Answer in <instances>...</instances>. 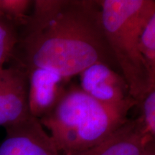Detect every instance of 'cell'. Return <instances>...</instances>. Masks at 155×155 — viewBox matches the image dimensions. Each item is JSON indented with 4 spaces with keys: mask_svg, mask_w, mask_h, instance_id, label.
Masks as SVG:
<instances>
[{
    "mask_svg": "<svg viewBox=\"0 0 155 155\" xmlns=\"http://www.w3.org/2000/svg\"><path fill=\"white\" fill-rule=\"evenodd\" d=\"M32 5L12 55L15 65L71 78L93 64H116L104 35L98 1L35 0Z\"/></svg>",
    "mask_w": 155,
    "mask_h": 155,
    "instance_id": "1",
    "label": "cell"
},
{
    "mask_svg": "<svg viewBox=\"0 0 155 155\" xmlns=\"http://www.w3.org/2000/svg\"><path fill=\"white\" fill-rule=\"evenodd\" d=\"M104 35L131 98L138 104L155 87L139 51V36L155 14L154 0L98 1Z\"/></svg>",
    "mask_w": 155,
    "mask_h": 155,
    "instance_id": "3",
    "label": "cell"
},
{
    "mask_svg": "<svg viewBox=\"0 0 155 155\" xmlns=\"http://www.w3.org/2000/svg\"><path fill=\"white\" fill-rule=\"evenodd\" d=\"M137 106L140 108V116L137 118L142 132L155 139V87L145 94Z\"/></svg>",
    "mask_w": 155,
    "mask_h": 155,
    "instance_id": "11",
    "label": "cell"
},
{
    "mask_svg": "<svg viewBox=\"0 0 155 155\" xmlns=\"http://www.w3.org/2000/svg\"><path fill=\"white\" fill-rule=\"evenodd\" d=\"M154 138L145 135L137 119H128L107 139L86 151L73 155H141Z\"/></svg>",
    "mask_w": 155,
    "mask_h": 155,
    "instance_id": "8",
    "label": "cell"
},
{
    "mask_svg": "<svg viewBox=\"0 0 155 155\" xmlns=\"http://www.w3.org/2000/svg\"><path fill=\"white\" fill-rule=\"evenodd\" d=\"M5 129L0 155H61L40 120L32 115Z\"/></svg>",
    "mask_w": 155,
    "mask_h": 155,
    "instance_id": "4",
    "label": "cell"
},
{
    "mask_svg": "<svg viewBox=\"0 0 155 155\" xmlns=\"http://www.w3.org/2000/svg\"><path fill=\"white\" fill-rule=\"evenodd\" d=\"M32 4L30 0H0V19L17 28H22L28 22V12Z\"/></svg>",
    "mask_w": 155,
    "mask_h": 155,
    "instance_id": "10",
    "label": "cell"
},
{
    "mask_svg": "<svg viewBox=\"0 0 155 155\" xmlns=\"http://www.w3.org/2000/svg\"><path fill=\"white\" fill-rule=\"evenodd\" d=\"M80 88L97 101L109 106H121L133 98L124 77L109 65L95 63L80 74Z\"/></svg>",
    "mask_w": 155,
    "mask_h": 155,
    "instance_id": "6",
    "label": "cell"
},
{
    "mask_svg": "<svg viewBox=\"0 0 155 155\" xmlns=\"http://www.w3.org/2000/svg\"><path fill=\"white\" fill-rule=\"evenodd\" d=\"M26 71L28 78V104L31 115L40 120L58 105L71 78L49 70L35 68Z\"/></svg>",
    "mask_w": 155,
    "mask_h": 155,
    "instance_id": "7",
    "label": "cell"
},
{
    "mask_svg": "<svg viewBox=\"0 0 155 155\" xmlns=\"http://www.w3.org/2000/svg\"><path fill=\"white\" fill-rule=\"evenodd\" d=\"M132 99L121 106L97 101L80 87L71 86L56 108L40 119L61 155H73L100 144L124 124Z\"/></svg>",
    "mask_w": 155,
    "mask_h": 155,
    "instance_id": "2",
    "label": "cell"
},
{
    "mask_svg": "<svg viewBox=\"0 0 155 155\" xmlns=\"http://www.w3.org/2000/svg\"><path fill=\"white\" fill-rule=\"evenodd\" d=\"M28 91V74L24 68L14 65L0 71V127H11L31 115Z\"/></svg>",
    "mask_w": 155,
    "mask_h": 155,
    "instance_id": "5",
    "label": "cell"
},
{
    "mask_svg": "<svg viewBox=\"0 0 155 155\" xmlns=\"http://www.w3.org/2000/svg\"><path fill=\"white\" fill-rule=\"evenodd\" d=\"M139 48L146 63L150 79L155 82V14L150 17L141 31Z\"/></svg>",
    "mask_w": 155,
    "mask_h": 155,
    "instance_id": "9",
    "label": "cell"
},
{
    "mask_svg": "<svg viewBox=\"0 0 155 155\" xmlns=\"http://www.w3.org/2000/svg\"><path fill=\"white\" fill-rule=\"evenodd\" d=\"M17 29L11 23L0 19V71L14 54L19 38Z\"/></svg>",
    "mask_w": 155,
    "mask_h": 155,
    "instance_id": "12",
    "label": "cell"
},
{
    "mask_svg": "<svg viewBox=\"0 0 155 155\" xmlns=\"http://www.w3.org/2000/svg\"><path fill=\"white\" fill-rule=\"evenodd\" d=\"M141 155H155V141H150Z\"/></svg>",
    "mask_w": 155,
    "mask_h": 155,
    "instance_id": "13",
    "label": "cell"
}]
</instances>
